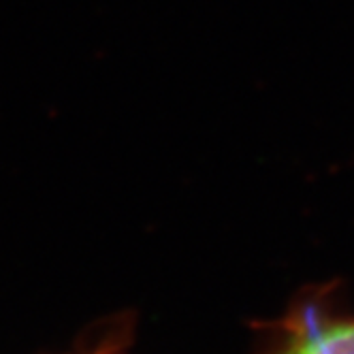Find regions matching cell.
I'll list each match as a JSON object with an SVG mask.
<instances>
[{
  "mask_svg": "<svg viewBox=\"0 0 354 354\" xmlns=\"http://www.w3.org/2000/svg\"><path fill=\"white\" fill-rule=\"evenodd\" d=\"M282 354H354V320L316 328L297 339Z\"/></svg>",
  "mask_w": 354,
  "mask_h": 354,
  "instance_id": "1",
  "label": "cell"
}]
</instances>
